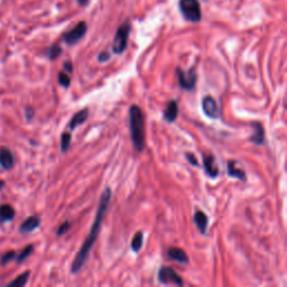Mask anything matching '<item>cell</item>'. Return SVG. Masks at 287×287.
Listing matches in <instances>:
<instances>
[{
    "mask_svg": "<svg viewBox=\"0 0 287 287\" xmlns=\"http://www.w3.org/2000/svg\"><path fill=\"white\" fill-rule=\"evenodd\" d=\"M111 195H112L111 190L109 189V187H107V189L102 193L100 203H99L98 210H97L96 219L95 221H93V224L91 227L90 232H89V236L87 237L86 240H84L81 249H80V251L78 252V255L75 256L74 260H73L72 267H71V271L73 272V274H78V272L82 269L84 263H86L88 260V257L89 255H90L91 249L99 236V232H100V230H101L102 221H103V218H105L108 206H109Z\"/></svg>",
    "mask_w": 287,
    "mask_h": 287,
    "instance_id": "1",
    "label": "cell"
},
{
    "mask_svg": "<svg viewBox=\"0 0 287 287\" xmlns=\"http://www.w3.org/2000/svg\"><path fill=\"white\" fill-rule=\"evenodd\" d=\"M130 135L134 147L138 153L145 148V117L140 107L133 105L129 108Z\"/></svg>",
    "mask_w": 287,
    "mask_h": 287,
    "instance_id": "2",
    "label": "cell"
},
{
    "mask_svg": "<svg viewBox=\"0 0 287 287\" xmlns=\"http://www.w3.org/2000/svg\"><path fill=\"white\" fill-rule=\"evenodd\" d=\"M180 11L187 22L199 23L201 21V6L197 0H180Z\"/></svg>",
    "mask_w": 287,
    "mask_h": 287,
    "instance_id": "3",
    "label": "cell"
},
{
    "mask_svg": "<svg viewBox=\"0 0 287 287\" xmlns=\"http://www.w3.org/2000/svg\"><path fill=\"white\" fill-rule=\"evenodd\" d=\"M131 26L129 24V22H125L124 24H121L117 31L114 43H112V52L115 54H122L127 49V45H128V39L130 34Z\"/></svg>",
    "mask_w": 287,
    "mask_h": 287,
    "instance_id": "4",
    "label": "cell"
},
{
    "mask_svg": "<svg viewBox=\"0 0 287 287\" xmlns=\"http://www.w3.org/2000/svg\"><path fill=\"white\" fill-rule=\"evenodd\" d=\"M88 25L86 22H80L77 26H74L71 31H69L63 35L64 43L68 45H74L81 41L87 34Z\"/></svg>",
    "mask_w": 287,
    "mask_h": 287,
    "instance_id": "5",
    "label": "cell"
},
{
    "mask_svg": "<svg viewBox=\"0 0 287 287\" xmlns=\"http://www.w3.org/2000/svg\"><path fill=\"white\" fill-rule=\"evenodd\" d=\"M158 280L162 284H174L182 286L184 284L182 277L171 267H162L158 271Z\"/></svg>",
    "mask_w": 287,
    "mask_h": 287,
    "instance_id": "6",
    "label": "cell"
},
{
    "mask_svg": "<svg viewBox=\"0 0 287 287\" xmlns=\"http://www.w3.org/2000/svg\"><path fill=\"white\" fill-rule=\"evenodd\" d=\"M176 74L178 78V83L184 90H192L196 83V73L194 70L191 69L190 71H183L182 69H176Z\"/></svg>",
    "mask_w": 287,
    "mask_h": 287,
    "instance_id": "7",
    "label": "cell"
},
{
    "mask_svg": "<svg viewBox=\"0 0 287 287\" xmlns=\"http://www.w3.org/2000/svg\"><path fill=\"white\" fill-rule=\"evenodd\" d=\"M202 109L204 114L211 119H216L220 116L219 107L212 97H204L202 100Z\"/></svg>",
    "mask_w": 287,
    "mask_h": 287,
    "instance_id": "8",
    "label": "cell"
},
{
    "mask_svg": "<svg viewBox=\"0 0 287 287\" xmlns=\"http://www.w3.org/2000/svg\"><path fill=\"white\" fill-rule=\"evenodd\" d=\"M14 164H15V158H14L12 150L8 148L0 149V166L6 171H9L14 167Z\"/></svg>",
    "mask_w": 287,
    "mask_h": 287,
    "instance_id": "9",
    "label": "cell"
},
{
    "mask_svg": "<svg viewBox=\"0 0 287 287\" xmlns=\"http://www.w3.org/2000/svg\"><path fill=\"white\" fill-rule=\"evenodd\" d=\"M41 225V219L36 215H32L30 218H27L24 222L21 224L20 232L21 233H30L34 231Z\"/></svg>",
    "mask_w": 287,
    "mask_h": 287,
    "instance_id": "10",
    "label": "cell"
},
{
    "mask_svg": "<svg viewBox=\"0 0 287 287\" xmlns=\"http://www.w3.org/2000/svg\"><path fill=\"white\" fill-rule=\"evenodd\" d=\"M203 164L205 168V173L208 174L210 177H216L219 175V169L215 165L214 157L212 155H204L203 156Z\"/></svg>",
    "mask_w": 287,
    "mask_h": 287,
    "instance_id": "11",
    "label": "cell"
},
{
    "mask_svg": "<svg viewBox=\"0 0 287 287\" xmlns=\"http://www.w3.org/2000/svg\"><path fill=\"white\" fill-rule=\"evenodd\" d=\"M88 116H89V109H88V108H83V109L78 111L77 114H75L72 117L71 121L69 122V128L71 129V130H73V129L77 128V127H79L80 125H82L83 122L87 121Z\"/></svg>",
    "mask_w": 287,
    "mask_h": 287,
    "instance_id": "12",
    "label": "cell"
},
{
    "mask_svg": "<svg viewBox=\"0 0 287 287\" xmlns=\"http://www.w3.org/2000/svg\"><path fill=\"white\" fill-rule=\"evenodd\" d=\"M178 116V106L175 100H171L166 106V109L164 111V119L168 122H174L177 119Z\"/></svg>",
    "mask_w": 287,
    "mask_h": 287,
    "instance_id": "13",
    "label": "cell"
},
{
    "mask_svg": "<svg viewBox=\"0 0 287 287\" xmlns=\"http://www.w3.org/2000/svg\"><path fill=\"white\" fill-rule=\"evenodd\" d=\"M168 257L171 258V259L175 260L180 263H187L189 262V257H187L186 252L183 250L181 248H169L168 249V252H167Z\"/></svg>",
    "mask_w": 287,
    "mask_h": 287,
    "instance_id": "14",
    "label": "cell"
},
{
    "mask_svg": "<svg viewBox=\"0 0 287 287\" xmlns=\"http://www.w3.org/2000/svg\"><path fill=\"white\" fill-rule=\"evenodd\" d=\"M208 216L205 215L204 212L202 211H196L194 214V223L196 224L197 229L200 230V232L202 234H204L206 232V229H208Z\"/></svg>",
    "mask_w": 287,
    "mask_h": 287,
    "instance_id": "15",
    "label": "cell"
},
{
    "mask_svg": "<svg viewBox=\"0 0 287 287\" xmlns=\"http://www.w3.org/2000/svg\"><path fill=\"white\" fill-rule=\"evenodd\" d=\"M15 210L12 205L3 204L0 205V222H8L15 218Z\"/></svg>",
    "mask_w": 287,
    "mask_h": 287,
    "instance_id": "16",
    "label": "cell"
},
{
    "mask_svg": "<svg viewBox=\"0 0 287 287\" xmlns=\"http://www.w3.org/2000/svg\"><path fill=\"white\" fill-rule=\"evenodd\" d=\"M228 174H229V176L239 178L240 181H246L244 172L242 171V169L237 168V163L234 161H230L228 163Z\"/></svg>",
    "mask_w": 287,
    "mask_h": 287,
    "instance_id": "17",
    "label": "cell"
},
{
    "mask_svg": "<svg viewBox=\"0 0 287 287\" xmlns=\"http://www.w3.org/2000/svg\"><path fill=\"white\" fill-rule=\"evenodd\" d=\"M253 135L251 136V142L256 145H261L263 143V138H265V133H263V128L260 124H253Z\"/></svg>",
    "mask_w": 287,
    "mask_h": 287,
    "instance_id": "18",
    "label": "cell"
},
{
    "mask_svg": "<svg viewBox=\"0 0 287 287\" xmlns=\"http://www.w3.org/2000/svg\"><path fill=\"white\" fill-rule=\"evenodd\" d=\"M30 275H31V271H28V270L24 271L23 274L18 276L15 280L11 281V283L8 284V287H23V286H25L28 281V278H30Z\"/></svg>",
    "mask_w": 287,
    "mask_h": 287,
    "instance_id": "19",
    "label": "cell"
},
{
    "mask_svg": "<svg viewBox=\"0 0 287 287\" xmlns=\"http://www.w3.org/2000/svg\"><path fill=\"white\" fill-rule=\"evenodd\" d=\"M143 242H144L143 232L142 231L136 232L133 240H131V249H133V251L138 252L143 247Z\"/></svg>",
    "mask_w": 287,
    "mask_h": 287,
    "instance_id": "20",
    "label": "cell"
},
{
    "mask_svg": "<svg viewBox=\"0 0 287 287\" xmlns=\"http://www.w3.org/2000/svg\"><path fill=\"white\" fill-rule=\"evenodd\" d=\"M62 48H61L60 45L58 44H54V45H52L51 48L48 49V51H46V56L52 61H54L59 58V56L62 54Z\"/></svg>",
    "mask_w": 287,
    "mask_h": 287,
    "instance_id": "21",
    "label": "cell"
},
{
    "mask_svg": "<svg viewBox=\"0 0 287 287\" xmlns=\"http://www.w3.org/2000/svg\"><path fill=\"white\" fill-rule=\"evenodd\" d=\"M71 140H72L71 134L67 133V131L62 134V136H61V152L62 153L68 152L70 146H71Z\"/></svg>",
    "mask_w": 287,
    "mask_h": 287,
    "instance_id": "22",
    "label": "cell"
},
{
    "mask_svg": "<svg viewBox=\"0 0 287 287\" xmlns=\"http://www.w3.org/2000/svg\"><path fill=\"white\" fill-rule=\"evenodd\" d=\"M33 250H34V246H33V244H28V246H26L24 249H23L20 255H18L17 262L18 263L24 262L27 259V258L32 255Z\"/></svg>",
    "mask_w": 287,
    "mask_h": 287,
    "instance_id": "23",
    "label": "cell"
},
{
    "mask_svg": "<svg viewBox=\"0 0 287 287\" xmlns=\"http://www.w3.org/2000/svg\"><path fill=\"white\" fill-rule=\"evenodd\" d=\"M58 82L61 87L69 88L71 86V78L67 72H60L58 75Z\"/></svg>",
    "mask_w": 287,
    "mask_h": 287,
    "instance_id": "24",
    "label": "cell"
},
{
    "mask_svg": "<svg viewBox=\"0 0 287 287\" xmlns=\"http://www.w3.org/2000/svg\"><path fill=\"white\" fill-rule=\"evenodd\" d=\"M15 257H16V252L14 250H11L2 256V261L0 262H2V265H7L8 262H11L15 259Z\"/></svg>",
    "mask_w": 287,
    "mask_h": 287,
    "instance_id": "25",
    "label": "cell"
},
{
    "mask_svg": "<svg viewBox=\"0 0 287 287\" xmlns=\"http://www.w3.org/2000/svg\"><path fill=\"white\" fill-rule=\"evenodd\" d=\"M71 228V223L69 222V221H65L63 224L60 225V228L56 230V234L58 236H63L64 233H67L69 231V229Z\"/></svg>",
    "mask_w": 287,
    "mask_h": 287,
    "instance_id": "26",
    "label": "cell"
},
{
    "mask_svg": "<svg viewBox=\"0 0 287 287\" xmlns=\"http://www.w3.org/2000/svg\"><path fill=\"white\" fill-rule=\"evenodd\" d=\"M110 56L111 55L108 53V52H101V53L99 54V56H98V61L101 63H105V62H107V61L110 60Z\"/></svg>",
    "mask_w": 287,
    "mask_h": 287,
    "instance_id": "27",
    "label": "cell"
},
{
    "mask_svg": "<svg viewBox=\"0 0 287 287\" xmlns=\"http://www.w3.org/2000/svg\"><path fill=\"white\" fill-rule=\"evenodd\" d=\"M185 157H186L187 161H189V162L192 164V165L197 166V159L195 158L194 155L191 154V153H187V154L185 155Z\"/></svg>",
    "mask_w": 287,
    "mask_h": 287,
    "instance_id": "28",
    "label": "cell"
},
{
    "mask_svg": "<svg viewBox=\"0 0 287 287\" xmlns=\"http://www.w3.org/2000/svg\"><path fill=\"white\" fill-rule=\"evenodd\" d=\"M63 68H64V72H68V73H71L73 71V67H72V63L68 61V62H64L63 64Z\"/></svg>",
    "mask_w": 287,
    "mask_h": 287,
    "instance_id": "29",
    "label": "cell"
},
{
    "mask_svg": "<svg viewBox=\"0 0 287 287\" xmlns=\"http://www.w3.org/2000/svg\"><path fill=\"white\" fill-rule=\"evenodd\" d=\"M25 115H26L27 120L33 119V117H34V110H33V108H26Z\"/></svg>",
    "mask_w": 287,
    "mask_h": 287,
    "instance_id": "30",
    "label": "cell"
},
{
    "mask_svg": "<svg viewBox=\"0 0 287 287\" xmlns=\"http://www.w3.org/2000/svg\"><path fill=\"white\" fill-rule=\"evenodd\" d=\"M77 2H78L80 5H82V6H86V5L89 3V0H77Z\"/></svg>",
    "mask_w": 287,
    "mask_h": 287,
    "instance_id": "31",
    "label": "cell"
},
{
    "mask_svg": "<svg viewBox=\"0 0 287 287\" xmlns=\"http://www.w3.org/2000/svg\"><path fill=\"white\" fill-rule=\"evenodd\" d=\"M5 185H6V182L0 180V191H2V190L4 189V186H5Z\"/></svg>",
    "mask_w": 287,
    "mask_h": 287,
    "instance_id": "32",
    "label": "cell"
}]
</instances>
